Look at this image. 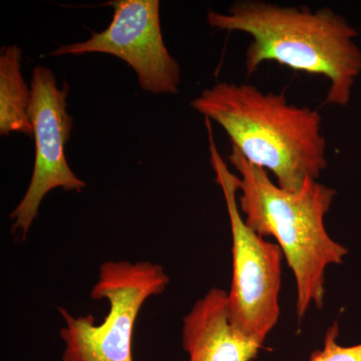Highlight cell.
Instances as JSON below:
<instances>
[{
  "instance_id": "3957f363",
  "label": "cell",
  "mask_w": 361,
  "mask_h": 361,
  "mask_svg": "<svg viewBox=\"0 0 361 361\" xmlns=\"http://www.w3.org/2000/svg\"><path fill=\"white\" fill-rule=\"evenodd\" d=\"M231 149L228 159L239 173L240 212L259 236L277 240L295 278L297 317L302 319L310 306L322 310L327 267L342 264L348 254L329 236L324 224L336 191L313 179L298 192L285 191L271 180L267 171Z\"/></svg>"
},
{
  "instance_id": "9c48e42d",
  "label": "cell",
  "mask_w": 361,
  "mask_h": 361,
  "mask_svg": "<svg viewBox=\"0 0 361 361\" xmlns=\"http://www.w3.org/2000/svg\"><path fill=\"white\" fill-rule=\"evenodd\" d=\"M23 51L18 45L1 47L0 54V135L20 133L33 137L28 110L32 89L21 73Z\"/></svg>"
},
{
  "instance_id": "52a82bcc",
  "label": "cell",
  "mask_w": 361,
  "mask_h": 361,
  "mask_svg": "<svg viewBox=\"0 0 361 361\" xmlns=\"http://www.w3.org/2000/svg\"><path fill=\"white\" fill-rule=\"evenodd\" d=\"M111 25L85 42L61 45L51 56L111 54L137 73L142 90L153 94H177L180 66L164 42L159 0H115Z\"/></svg>"
},
{
  "instance_id": "ba28073f",
  "label": "cell",
  "mask_w": 361,
  "mask_h": 361,
  "mask_svg": "<svg viewBox=\"0 0 361 361\" xmlns=\"http://www.w3.org/2000/svg\"><path fill=\"white\" fill-rule=\"evenodd\" d=\"M182 344L188 361H252L263 348L233 326L228 292L216 287L183 318Z\"/></svg>"
},
{
  "instance_id": "277c9868",
  "label": "cell",
  "mask_w": 361,
  "mask_h": 361,
  "mask_svg": "<svg viewBox=\"0 0 361 361\" xmlns=\"http://www.w3.org/2000/svg\"><path fill=\"white\" fill-rule=\"evenodd\" d=\"M170 277L161 265L149 261H106L90 297L106 300L110 310L103 322L87 314L75 317L65 308L61 338L65 342L63 361H134L133 339L137 316L151 297L167 289Z\"/></svg>"
},
{
  "instance_id": "7a4b0ae2",
  "label": "cell",
  "mask_w": 361,
  "mask_h": 361,
  "mask_svg": "<svg viewBox=\"0 0 361 361\" xmlns=\"http://www.w3.org/2000/svg\"><path fill=\"white\" fill-rule=\"evenodd\" d=\"M190 106L215 121L242 156L264 169L287 192H298L318 180L329 166L320 114L290 104L283 94L264 92L254 85L218 82Z\"/></svg>"
},
{
  "instance_id": "8992f818",
  "label": "cell",
  "mask_w": 361,
  "mask_h": 361,
  "mask_svg": "<svg viewBox=\"0 0 361 361\" xmlns=\"http://www.w3.org/2000/svg\"><path fill=\"white\" fill-rule=\"evenodd\" d=\"M30 115L35 142V167L30 186L18 205L11 213L13 233L26 239L39 215L40 204L52 190L80 193L87 184L73 172L65 155L70 141L73 118L68 113L70 87L65 82L59 89L51 70L44 66L33 68Z\"/></svg>"
},
{
  "instance_id": "6da1fadb",
  "label": "cell",
  "mask_w": 361,
  "mask_h": 361,
  "mask_svg": "<svg viewBox=\"0 0 361 361\" xmlns=\"http://www.w3.org/2000/svg\"><path fill=\"white\" fill-rule=\"evenodd\" d=\"M214 28L250 35L245 70L250 75L266 61L329 78L325 104L346 106L361 73L357 30L329 7L281 6L272 2H235L227 13L210 11Z\"/></svg>"
},
{
  "instance_id": "5b68a950",
  "label": "cell",
  "mask_w": 361,
  "mask_h": 361,
  "mask_svg": "<svg viewBox=\"0 0 361 361\" xmlns=\"http://www.w3.org/2000/svg\"><path fill=\"white\" fill-rule=\"evenodd\" d=\"M211 164L222 189L232 234L233 273L228 307L233 326L264 344L280 317L283 252L246 225L238 206V176L230 172L215 142L209 118Z\"/></svg>"
},
{
  "instance_id": "30bf717a",
  "label": "cell",
  "mask_w": 361,
  "mask_h": 361,
  "mask_svg": "<svg viewBox=\"0 0 361 361\" xmlns=\"http://www.w3.org/2000/svg\"><path fill=\"white\" fill-rule=\"evenodd\" d=\"M339 326L337 322L327 329L322 349L315 350L310 361H361V343L353 346H341L337 342Z\"/></svg>"
}]
</instances>
